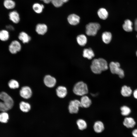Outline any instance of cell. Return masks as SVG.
<instances>
[{"mask_svg":"<svg viewBox=\"0 0 137 137\" xmlns=\"http://www.w3.org/2000/svg\"><path fill=\"white\" fill-rule=\"evenodd\" d=\"M134 27L135 30L137 31V19H136L135 21Z\"/></svg>","mask_w":137,"mask_h":137,"instance_id":"cell-37","label":"cell"},{"mask_svg":"<svg viewBox=\"0 0 137 137\" xmlns=\"http://www.w3.org/2000/svg\"><path fill=\"white\" fill-rule=\"evenodd\" d=\"M109 67L112 74L117 75L120 78H124V72L120 67V64L118 62H111L109 64Z\"/></svg>","mask_w":137,"mask_h":137,"instance_id":"cell-3","label":"cell"},{"mask_svg":"<svg viewBox=\"0 0 137 137\" xmlns=\"http://www.w3.org/2000/svg\"><path fill=\"white\" fill-rule=\"evenodd\" d=\"M112 38V35L110 32H105L102 34V40L105 44H108L109 43L111 40Z\"/></svg>","mask_w":137,"mask_h":137,"instance_id":"cell-23","label":"cell"},{"mask_svg":"<svg viewBox=\"0 0 137 137\" xmlns=\"http://www.w3.org/2000/svg\"><path fill=\"white\" fill-rule=\"evenodd\" d=\"M10 38L9 32L5 29L0 30V40L5 42L7 41Z\"/></svg>","mask_w":137,"mask_h":137,"instance_id":"cell-20","label":"cell"},{"mask_svg":"<svg viewBox=\"0 0 137 137\" xmlns=\"http://www.w3.org/2000/svg\"><path fill=\"white\" fill-rule=\"evenodd\" d=\"M79 107H82L80 101L75 99L71 101L68 106V110L70 113L76 114L79 110Z\"/></svg>","mask_w":137,"mask_h":137,"instance_id":"cell-5","label":"cell"},{"mask_svg":"<svg viewBox=\"0 0 137 137\" xmlns=\"http://www.w3.org/2000/svg\"><path fill=\"white\" fill-rule=\"evenodd\" d=\"M9 118L8 114L6 112L0 113V122L3 123H7Z\"/></svg>","mask_w":137,"mask_h":137,"instance_id":"cell-29","label":"cell"},{"mask_svg":"<svg viewBox=\"0 0 137 137\" xmlns=\"http://www.w3.org/2000/svg\"><path fill=\"white\" fill-rule=\"evenodd\" d=\"M100 27V25L98 23H90L86 25V34L89 36H95Z\"/></svg>","mask_w":137,"mask_h":137,"instance_id":"cell-4","label":"cell"},{"mask_svg":"<svg viewBox=\"0 0 137 137\" xmlns=\"http://www.w3.org/2000/svg\"><path fill=\"white\" fill-rule=\"evenodd\" d=\"M121 114L124 116H127L128 115L131 113V110L128 107L124 106L121 108Z\"/></svg>","mask_w":137,"mask_h":137,"instance_id":"cell-30","label":"cell"},{"mask_svg":"<svg viewBox=\"0 0 137 137\" xmlns=\"http://www.w3.org/2000/svg\"><path fill=\"white\" fill-rule=\"evenodd\" d=\"M7 30L8 31H13L14 29L13 27L11 25H6L5 27Z\"/></svg>","mask_w":137,"mask_h":137,"instance_id":"cell-34","label":"cell"},{"mask_svg":"<svg viewBox=\"0 0 137 137\" xmlns=\"http://www.w3.org/2000/svg\"><path fill=\"white\" fill-rule=\"evenodd\" d=\"M45 85L49 88L54 87L56 83L55 78L50 75H47L45 76L44 80Z\"/></svg>","mask_w":137,"mask_h":137,"instance_id":"cell-9","label":"cell"},{"mask_svg":"<svg viewBox=\"0 0 137 137\" xmlns=\"http://www.w3.org/2000/svg\"><path fill=\"white\" fill-rule=\"evenodd\" d=\"M63 3H65L68 2L69 0H62Z\"/></svg>","mask_w":137,"mask_h":137,"instance_id":"cell-39","label":"cell"},{"mask_svg":"<svg viewBox=\"0 0 137 137\" xmlns=\"http://www.w3.org/2000/svg\"><path fill=\"white\" fill-rule=\"evenodd\" d=\"M20 94L21 96L23 98L28 99L31 97L32 92L29 87L24 86L22 87L20 90Z\"/></svg>","mask_w":137,"mask_h":137,"instance_id":"cell-8","label":"cell"},{"mask_svg":"<svg viewBox=\"0 0 137 137\" xmlns=\"http://www.w3.org/2000/svg\"><path fill=\"white\" fill-rule=\"evenodd\" d=\"M136 56H137V51H136Z\"/></svg>","mask_w":137,"mask_h":137,"instance_id":"cell-40","label":"cell"},{"mask_svg":"<svg viewBox=\"0 0 137 137\" xmlns=\"http://www.w3.org/2000/svg\"><path fill=\"white\" fill-rule=\"evenodd\" d=\"M20 108L21 111L23 112H27L30 110L31 106L28 103L23 101L20 104Z\"/></svg>","mask_w":137,"mask_h":137,"instance_id":"cell-27","label":"cell"},{"mask_svg":"<svg viewBox=\"0 0 137 137\" xmlns=\"http://www.w3.org/2000/svg\"><path fill=\"white\" fill-rule=\"evenodd\" d=\"M95 56L91 48L84 49L83 51V56L89 60L92 59Z\"/></svg>","mask_w":137,"mask_h":137,"instance_id":"cell-19","label":"cell"},{"mask_svg":"<svg viewBox=\"0 0 137 137\" xmlns=\"http://www.w3.org/2000/svg\"><path fill=\"white\" fill-rule=\"evenodd\" d=\"M135 124L136 123L133 118L130 117L125 118L123 122L124 125L128 128L133 127Z\"/></svg>","mask_w":137,"mask_h":137,"instance_id":"cell-15","label":"cell"},{"mask_svg":"<svg viewBox=\"0 0 137 137\" xmlns=\"http://www.w3.org/2000/svg\"><path fill=\"white\" fill-rule=\"evenodd\" d=\"M76 124L78 129L81 130H83L87 127V125L86 122L84 119H79L76 121Z\"/></svg>","mask_w":137,"mask_h":137,"instance_id":"cell-26","label":"cell"},{"mask_svg":"<svg viewBox=\"0 0 137 137\" xmlns=\"http://www.w3.org/2000/svg\"><path fill=\"white\" fill-rule=\"evenodd\" d=\"M93 129L95 132L97 133L102 132L104 130L105 126L103 123L100 121H97L95 122Z\"/></svg>","mask_w":137,"mask_h":137,"instance_id":"cell-13","label":"cell"},{"mask_svg":"<svg viewBox=\"0 0 137 137\" xmlns=\"http://www.w3.org/2000/svg\"><path fill=\"white\" fill-rule=\"evenodd\" d=\"M80 101L82 107L85 108L89 107L92 104L91 99L86 95L82 96Z\"/></svg>","mask_w":137,"mask_h":137,"instance_id":"cell-14","label":"cell"},{"mask_svg":"<svg viewBox=\"0 0 137 137\" xmlns=\"http://www.w3.org/2000/svg\"><path fill=\"white\" fill-rule=\"evenodd\" d=\"M56 94L59 97L63 98L65 97L67 93L66 88L63 86H59L56 89Z\"/></svg>","mask_w":137,"mask_h":137,"instance_id":"cell-16","label":"cell"},{"mask_svg":"<svg viewBox=\"0 0 137 137\" xmlns=\"http://www.w3.org/2000/svg\"><path fill=\"white\" fill-rule=\"evenodd\" d=\"M21 49V45L20 42L17 40H14L12 41L8 47L9 52L13 54H16L20 51Z\"/></svg>","mask_w":137,"mask_h":137,"instance_id":"cell-7","label":"cell"},{"mask_svg":"<svg viewBox=\"0 0 137 137\" xmlns=\"http://www.w3.org/2000/svg\"></svg>","mask_w":137,"mask_h":137,"instance_id":"cell-41","label":"cell"},{"mask_svg":"<svg viewBox=\"0 0 137 137\" xmlns=\"http://www.w3.org/2000/svg\"><path fill=\"white\" fill-rule=\"evenodd\" d=\"M132 91L130 88L126 85L123 86L122 88L121 93L125 97L130 96L132 94Z\"/></svg>","mask_w":137,"mask_h":137,"instance_id":"cell-21","label":"cell"},{"mask_svg":"<svg viewBox=\"0 0 137 137\" xmlns=\"http://www.w3.org/2000/svg\"><path fill=\"white\" fill-rule=\"evenodd\" d=\"M90 68L93 73L99 74L102 71L107 70L108 67L106 61L103 58H99L95 59L92 60Z\"/></svg>","mask_w":137,"mask_h":137,"instance_id":"cell-1","label":"cell"},{"mask_svg":"<svg viewBox=\"0 0 137 137\" xmlns=\"http://www.w3.org/2000/svg\"><path fill=\"white\" fill-rule=\"evenodd\" d=\"M51 2L54 6L56 7L61 6L64 3L62 0H52Z\"/></svg>","mask_w":137,"mask_h":137,"instance_id":"cell-32","label":"cell"},{"mask_svg":"<svg viewBox=\"0 0 137 137\" xmlns=\"http://www.w3.org/2000/svg\"><path fill=\"white\" fill-rule=\"evenodd\" d=\"M9 19L13 23L17 24L20 21V18L19 13L16 10L10 12L8 15Z\"/></svg>","mask_w":137,"mask_h":137,"instance_id":"cell-10","label":"cell"},{"mask_svg":"<svg viewBox=\"0 0 137 137\" xmlns=\"http://www.w3.org/2000/svg\"><path fill=\"white\" fill-rule=\"evenodd\" d=\"M3 5L6 9L11 10L15 7L16 4L13 0H4L3 2Z\"/></svg>","mask_w":137,"mask_h":137,"instance_id":"cell-17","label":"cell"},{"mask_svg":"<svg viewBox=\"0 0 137 137\" xmlns=\"http://www.w3.org/2000/svg\"><path fill=\"white\" fill-rule=\"evenodd\" d=\"M76 40L78 44L81 46H84L87 43V38L83 34L78 35L77 37Z\"/></svg>","mask_w":137,"mask_h":137,"instance_id":"cell-25","label":"cell"},{"mask_svg":"<svg viewBox=\"0 0 137 137\" xmlns=\"http://www.w3.org/2000/svg\"><path fill=\"white\" fill-rule=\"evenodd\" d=\"M132 134L134 137H137V129H135L132 131Z\"/></svg>","mask_w":137,"mask_h":137,"instance_id":"cell-35","label":"cell"},{"mask_svg":"<svg viewBox=\"0 0 137 137\" xmlns=\"http://www.w3.org/2000/svg\"><path fill=\"white\" fill-rule=\"evenodd\" d=\"M48 28L47 26L44 24H39L36 27V31L38 34L43 35L47 32Z\"/></svg>","mask_w":137,"mask_h":137,"instance_id":"cell-12","label":"cell"},{"mask_svg":"<svg viewBox=\"0 0 137 137\" xmlns=\"http://www.w3.org/2000/svg\"><path fill=\"white\" fill-rule=\"evenodd\" d=\"M133 95L134 98L137 99V89L135 90L133 92Z\"/></svg>","mask_w":137,"mask_h":137,"instance_id":"cell-36","label":"cell"},{"mask_svg":"<svg viewBox=\"0 0 137 137\" xmlns=\"http://www.w3.org/2000/svg\"><path fill=\"white\" fill-rule=\"evenodd\" d=\"M42 1L45 3L48 4L51 2L52 0H40Z\"/></svg>","mask_w":137,"mask_h":137,"instance_id":"cell-38","label":"cell"},{"mask_svg":"<svg viewBox=\"0 0 137 137\" xmlns=\"http://www.w3.org/2000/svg\"><path fill=\"white\" fill-rule=\"evenodd\" d=\"M73 91L76 95L82 96L88 94V90L87 84L82 81H79L74 85Z\"/></svg>","mask_w":137,"mask_h":137,"instance_id":"cell-2","label":"cell"},{"mask_svg":"<svg viewBox=\"0 0 137 137\" xmlns=\"http://www.w3.org/2000/svg\"><path fill=\"white\" fill-rule=\"evenodd\" d=\"M19 40L23 43H27L31 40L30 36L26 32L22 31L19 34L18 36Z\"/></svg>","mask_w":137,"mask_h":137,"instance_id":"cell-18","label":"cell"},{"mask_svg":"<svg viewBox=\"0 0 137 137\" xmlns=\"http://www.w3.org/2000/svg\"><path fill=\"white\" fill-rule=\"evenodd\" d=\"M9 110V109L3 102L0 101V111L6 112Z\"/></svg>","mask_w":137,"mask_h":137,"instance_id":"cell-33","label":"cell"},{"mask_svg":"<svg viewBox=\"0 0 137 137\" xmlns=\"http://www.w3.org/2000/svg\"><path fill=\"white\" fill-rule=\"evenodd\" d=\"M132 23L129 19H127L124 21V23L123 25V29L126 31L130 32L132 31Z\"/></svg>","mask_w":137,"mask_h":137,"instance_id":"cell-24","label":"cell"},{"mask_svg":"<svg viewBox=\"0 0 137 137\" xmlns=\"http://www.w3.org/2000/svg\"><path fill=\"white\" fill-rule=\"evenodd\" d=\"M80 19L79 16L78 15L75 14H72L68 16L67 20L70 24L75 25L79 23Z\"/></svg>","mask_w":137,"mask_h":137,"instance_id":"cell-11","label":"cell"},{"mask_svg":"<svg viewBox=\"0 0 137 137\" xmlns=\"http://www.w3.org/2000/svg\"><path fill=\"white\" fill-rule=\"evenodd\" d=\"M8 85L10 88L12 89L17 88L19 87V84L18 82L14 79L10 80L8 82Z\"/></svg>","mask_w":137,"mask_h":137,"instance_id":"cell-31","label":"cell"},{"mask_svg":"<svg viewBox=\"0 0 137 137\" xmlns=\"http://www.w3.org/2000/svg\"><path fill=\"white\" fill-rule=\"evenodd\" d=\"M0 99L7 106L9 110L13 105V101L11 97L6 93L3 92L0 93Z\"/></svg>","mask_w":137,"mask_h":137,"instance_id":"cell-6","label":"cell"},{"mask_svg":"<svg viewBox=\"0 0 137 137\" xmlns=\"http://www.w3.org/2000/svg\"><path fill=\"white\" fill-rule=\"evenodd\" d=\"M44 8L43 5L39 3H35L32 6L33 10L35 12L37 13H42Z\"/></svg>","mask_w":137,"mask_h":137,"instance_id":"cell-28","label":"cell"},{"mask_svg":"<svg viewBox=\"0 0 137 137\" xmlns=\"http://www.w3.org/2000/svg\"><path fill=\"white\" fill-rule=\"evenodd\" d=\"M97 13L99 17L103 20L106 19L108 16V13L107 10L105 8H101L97 11Z\"/></svg>","mask_w":137,"mask_h":137,"instance_id":"cell-22","label":"cell"}]
</instances>
